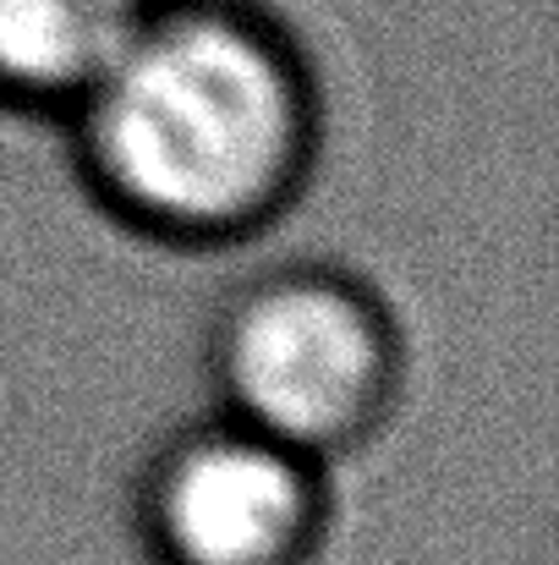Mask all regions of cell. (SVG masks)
Instances as JSON below:
<instances>
[{
    "mask_svg": "<svg viewBox=\"0 0 559 565\" xmlns=\"http://www.w3.org/2000/svg\"><path fill=\"white\" fill-rule=\"evenodd\" d=\"M83 198L165 253H236L319 177L330 105L264 0H160L55 116Z\"/></svg>",
    "mask_w": 559,
    "mask_h": 565,
    "instance_id": "6da1fadb",
    "label": "cell"
},
{
    "mask_svg": "<svg viewBox=\"0 0 559 565\" xmlns=\"http://www.w3.org/2000/svg\"><path fill=\"white\" fill-rule=\"evenodd\" d=\"M203 379L214 412L341 467L400 412L406 330L368 275L286 258L241 275L214 302Z\"/></svg>",
    "mask_w": 559,
    "mask_h": 565,
    "instance_id": "7a4b0ae2",
    "label": "cell"
},
{
    "mask_svg": "<svg viewBox=\"0 0 559 565\" xmlns=\"http://www.w3.org/2000/svg\"><path fill=\"white\" fill-rule=\"evenodd\" d=\"M335 533V467L203 412L165 434L132 489L143 565H319Z\"/></svg>",
    "mask_w": 559,
    "mask_h": 565,
    "instance_id": "3957f363",
    "label": "cell"
},
{
    "mask_svg": "<svg viewBox=\"0 0 559 565\" xmlns=\"http://www.w3.org/2000/svg\"><path fill=\"white\" fill-rule=\"evenodd\" d=\"M160 0H0V116L55 121Z\"/></svg>",
    "mask_w": 559,
    "mask_h": 565,
    "instance_id": "277c9868",
    "label": "cell"
}]
</instances>
